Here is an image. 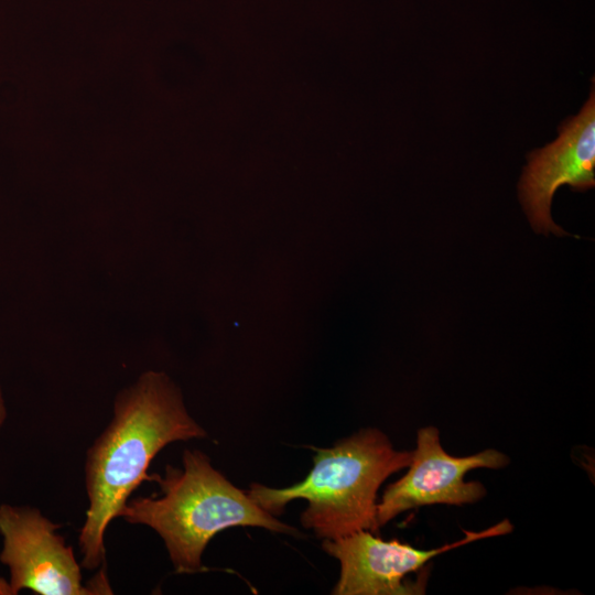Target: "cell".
I'll list each match as a JSON object with an SVG mask.
<instances>
[{"instance_id":"obj_1","label":"cell","mask_w":595,"mask_h":595,"mask_svg":"<svg viewBox=\"0 0 595 595\" xmlns=\"http://www.w3.org/2000/svg\"><path fill=\"white\" fill-rule=\"evenodd\" d=\"M206 436L165 372L145 371L117 393L110 422L86 452L88 508L78 537L82 567L105 566L106 530L139 485L151 479L148 468L155 455L167 444Z\"/></svg>"},{"instance_id":"obj_2","label":"cell","mask_w":595,"mask_h":595,"mask_svg":"<svg viewBox=\"0 0 595 595\" xmlns=\"http://www.w3.org/2000/svg\"><path fill=\"white\" fill-rule=\"evenodd\" d=\"M161 495L129 498L117 518L155 531L174 570L193 574L206 570L202 556L209 541L232 527H259L299 536V531L259 507L230 483L199 450H185L182 468L166 465L153 475Z\"/></svg>"},{"instance_id":"obj_3","label":"cell","mask_w":595,"mask_h":595,"mask_svg":"<svg viewBox=\"0 0 595 595\" xmlns=\"http://www.w3.org/2000/svg\"><path fill=\"white\" fill-rule=\"evenodd\" d=\"M411 458L412 452L396 450L382 431L364 429L332 447L316 448L313 467L302 482L285 488L251 484L247 494L272 516L292 500L305 499L301 523L324 540L360 530L377 533V493Z\"/></svg>"},{"instance_id":"obj_4","label":"cell","mask_w":595,"mask_h":595,"mask_svg":"<svg viewBox=\"0 0 595 595\" xmlns=\"http://www.w3.org/2000/svg\"><path fill=\"white\" fill-rule=\"evenodd\" d=\"M60 524L31 506L0 505V562L9 570L11 595L23 589L40 595H94V582L83 584L82 565Z\"/></svg>"},{"instance_id":"obj_5","label":"cell","mask_w":595,"mask_h":595,"mask_svg":"<svg viewBox=\"0 0 595 595\" xmlns=\"http://www.w3.org/2000/svg\"><path fill=\"white\" fill-rule=\"evenodd\" d=\"M505 519L485 530H464V537L432 550H418L398 540L385 541L375 533L360 530L343 538L324 540L323 549L338 560L340 574L334 595H399L424 593L425 581L414 584L405 576L420 570L439 554L469 542L504 536L512 531Z\"/></svg>"},{"instance_id":"obj_6","label":"cell","mask_w":595,"mask_h":595,"mask_svg":"<svg viewBox=\"0 0 595 595\" xmlns=\"http://www.w3.org/2000/svg\"><path fill=\"white\" fill-rule=\"evenodd\" d=\"M509 457L494 448L469 456H452L441 444L434 426L418 431L408 473L390 484L377 504V522L386 524L398 515L428 505L473 504L486 496L479 482H465L464 476L476 468H504Z\"/></svg>"},{"instance_id":"obj_7","label":"cell","mask_w":595,"mask_h":595,"mask_svg":"<svg viewBox=\"0 0 595 595\" xmlns=\"http://www.w3.org/2000/svg\"><path fill=\"white\" fill-rule=\"evenodd\" d=\"M562 185L577 192L595 185L594 85L578 115L559 127L556 140L528 154L518 188L519 199L536 232L569 235L551 217L554 193Z\"/></svg>"},{"instance_id":"obj_8","label":"cell","mask_w":595,"mask_h":595,"mask_svg":"<svg viewBox=\"0 0 595 595\" xmlns=\"http://www.w3.org/2000/svg\"><path fill=\"white\" fill-rule=\"evenodd\" d=\"M7 415H8V412H7V405H6V402H4V398H3V393H2V389L0 387V432H1V429L7 420Z\"/></svg>"},{"instance_id":"obj_9","label":"cell","mask_w":595,"mask_h":595,"mask_svg":"<svg viewBox=\"0 0 595 595\" xmlns=\"http://www.w3.org/2000/svg\"><path fill=\"white\" fill-rule=\"evenodd\" d=\"M0 595H11L8 581L0 577Z\"/></svg>"}]
</instances>
